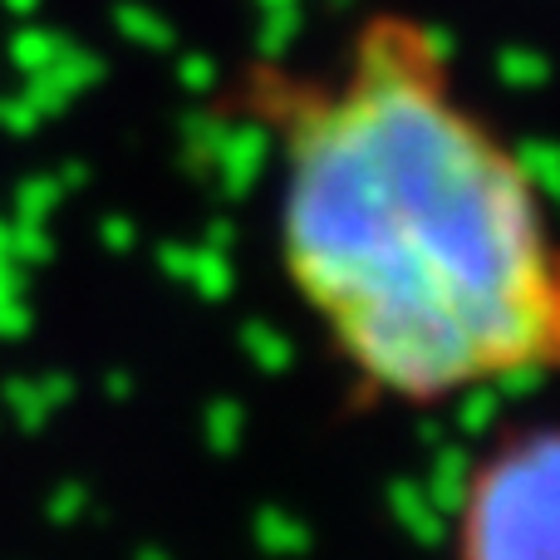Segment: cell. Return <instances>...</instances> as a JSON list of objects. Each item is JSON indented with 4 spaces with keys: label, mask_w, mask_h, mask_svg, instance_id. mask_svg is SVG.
Listing matches in <instances>:
<instances>
[{
    "label": "cell",
    "mask_w": 560,
    "mask_h": 560,
    "mask_svg": "<svg viewBox=\"0 0 560 560\" xmlns=\"http://www.w3.org/2000/svg\"><path fill=\"white\" fill-rule=\"evenodd\" d=\"M246 94L280 148V271L359 394L447 408L551 374L546 192L443 30L369 10L325 74L256 69Z\"/></svg>",
    "instance_id": "obj_1"
},
{
    "label": "cell",
    "mask_w": 560,
    "mask_h": 560,
    "mask_svg": "<svg viewBox=\"0 0 560 560\" xmlns=\"http://www.w3.org/2000/svg\"><path fill=\"white\" fill-rule=\"evenodd\" d=\"M560 433L512 423L477 453L457 487L453 560H560Z\"/></svg>",
    "instance_id": "obj_2"
}]
</instances>
